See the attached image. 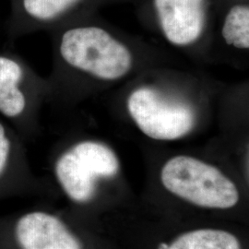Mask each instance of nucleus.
<instances>
[{
    "instance_id": "obj_1",
    "label": "nucleus",
    "mask_w": 249,
    "mask_h": 249,
    "mask_svg": "<svg viewBox=\"0 0 249 249\" xmlns=\"http://www.w3.org/2000/svg\"><path fill=\"white\" fill-rule=\"evenodd\" d=\"M160 180L172 194L198 207L227 210L239 201L238 189L231 180L217 167L190 156L167 160Z\"/></svg>"
},
{
    "instance_id": "obj_2",
    "label": "nucleus",
    "mask_w": 249,
    "mask_h": 249,
    "mask_svg": "<svg viewBox=\"0 0 249 249\" xmlns=\"http://www.w3.org/2000/svg\"><path fill=\"white\" fill-rule=\"evenodd\" d=\"M60 53L72 68L102 80H118L132 66L129 50L98 27L67 31L61 39Z\"/></svg>"
},
{
    "instance_id": "obj_3",
    "label": "nucleus",
    "mask_w": 249,
    "mask_h": 249,
    "mask_svg": "<svg viewBox=\"0 0 249 249\" xmlns=\"http://www.w3.org/2000/svg\"><path fill=\"white\" fill-rule=\"evenodd\" d=\"M119 171L116 153L103 143L86 141L63 153L55 163V176L72 200L84 203L95 193L97 178L115 177Z\"/></svg>"
},
{
    "instance_id": "obj_4",
    "label": "nucleus",
    "mask_w": 249,
    "mask_h": 249,
    "mask_svg": "<svg viewBox=\"0 0 249 249\" xmlns=\"http://www.w3.org/2000/svg\"><path fill=\"white\" fill-rule=\"evenodd\" d=\"M127 109L143 133L157 141H175L189 133L196 122L193 108L166 98L156 89L142 87L127 100Z\"/></svg>"
},
{
    "instance_id": "obj_5",
    "label": "nucleus",
    "mask_w": 249,
    "mask_h": 249,
    "mask_svg": "<svg viewBox=\"0 0 249 249\" xmlns=\"http://www.w3.org/2000/svg\"><path fill=\"white\" fill-rule=\"evenodd\" d=\"M15 234L21 249H82L62 221L42 212L22 216L16 224Z\"/></svg>"
},
{
    "instance_id": "obj_6",
    "label": "nucleus",
    "mask_w": 249,
    "mask_h": 249,
    "mask_svg": "<svg viewBox=\"0 0 249 249\" xmlns=\"http://www.w3.org/2000/svg\"><path fill=\"white\" fill-rule=\"evenodd\" d=\"M160 26L170 43L187 45L204 27V0H154Z\"/></svg>"
},
{
    "instance_id": "obj_7",
    "label": "nucleus",
    "mask_w": 249,
    "mask_h": 249,
    "mask_svg": "<svg viewBox=\"0 0 249 249\" xmlns=\"http://www.w3.org/2000/svg\"><path fill=\"white\" fill-rule=\"evenodd\" d=\"M23 70L16 60L0 55V113L9 118L20 116L26 107V97L20 89Z\"/></svg>"
},
{
    "instance_id": "obj_8",
    "label": "nucleus",
    "mask_w": 249,
    "mask_h": 249,
    "mask_svg": "<svg viewBox=\"0 0 249 249\" xmlns=\"http://www.w3.org/2000/svg\"><path fill=\"white\" fill-rule=\"evenodd\" d=\"M168 249H242L231 232L217 229H198L179 235Z\"/></svg>"
},
{
    "instance_id": "obj_9",
    "label": "nucleus",
    "mask_w": 249,
    "mask_h": 249,
    "mask_svg": "<svg viewBox=\"0 0 249 249\" xmlns=\"http://www.w3.org/2000/svg\"><path fill=\"white\" fill-rule=\"evenodd\" d=\"M223 36L228 45L249 49V9L248 6H234L226 16Z\"/></svg>"
},
{
    "instance_id": "obj_10",
    "label": "nucleus",
    "mask_w": 249,
    "mask_h": 249,
    "mask_svg": "<svg viewBox=\"0 0 249 249\" xmlns=\"http://www.w3.org/2000/svg\"><path fill=\"white\" fill-rule=\"evenodd\" d=\"M80 0H23L27 13L36 19L49 20L56 18Z\"/></svg>"
},
{
    "instance_id": "obj_11",
    "label": "nucleus",
    "mask_w": 249,
    "mask_h": 249,
    "mask_svg": "<svg viewBox=\"0 0 249 249\" xmlns=\"http://www.w3.org/2000/svg\"><path fill=\"white\" fill-rule=\"evenodd\" d=\"M10 142L5 127L0 123V176L4 172L9 160Z\"/></svg>"
},
{
    "instance_id": "obj_12",
    "label": "nucleus",
    "mask_w": 249,
    "mask_h": 249,
    "mask_svg": "<svg viewBox=\"0 0 249 249\" xmlns=\"http://www.w3.org/2000/svg\"><path fill=\"white\" fill-rule=\"evenodd\" d=\"M169 249V245H167V244H164V243H162V244H160V246H159V248L158 249Z\"/></svg>"
}]
</instances>
